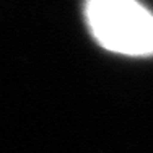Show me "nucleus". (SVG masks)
I'll list each match as a JSON object with an SVG mask.
<instances>
[{
    "mask_svg": "<svg viewBox=\"0 0 153 153\" xmlns=\"http://www.w3.org/2000/svg\"><path fill=\"white\" fill-rule=\"evenodd\" d=\"M85 13L104 49L130 57L153 54V13L138 0H86Z\"/></svg>",
    "mask_w": 153,
    "mask_h": 153,
    "instance_id": "1",
    "label": "nucleus"
}]
</instances>
